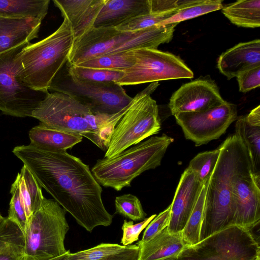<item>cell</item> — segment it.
<instances>
[{"mask_svg":"<svg viewBox=\"0 0 260 260\" xmlns=\"http://www.w3.org/2000/svg\"><path fill=\"white\" fill-rule=\"evenodd\" d=\"M106 0H53L72 27L75 41L94 27L95 19Z\"/></svg>","mask_w":260,"mask_h":260,"instance_id":"obj_17","label":"cell"},{"mask_svg":"<svg viewBox=\"0 0 260 260\" xmlns=\"http://www.w3.org/2000/svg\"><path fill=\"white\" fill-rule=\"evenodd\" d=\"M189 0H149L150 13H165L176 11Z\"/></svg>","mask_w":260,"mask_h":260,"instance_id":"obj_41","label":"cell"},{"mask_svg":"<svg viewBox=\"0 0 260 260\" xmlns=\"http://www.w3.org/2000/svg\"><path fill=\"white\" fill-rule=\"evenodd\" d=\"M135 63L133 50L101 56L76 65L80 67L111 71H124Z\"/></svg>","mask_w":260,"mask_h":260,"instance_id":"obj_29","label":"cell"},{"mask_svg":"<svg viewBox=\"0 0 260 260\" xmlns=\"http://www.w3.org/2000/svg\"><path fill=\"white\" fill-rule=\"evenodd\" d=\"M113 115L96 113L68 94L48 92L31 117L49 127L83 137L95 131Z\"/></svg>","mask_w":260,"mask_h":260,"instance_id":"obj_8","label":"cell"},{"mask_svg":"<svg viewBox=\"0 0 260 260\" xmlns=\"http://www.w3.org/2000/svg\"><path fill=\"white\" fill-rule=\"evenodd\" d=\"M75 39L69 20L64 18L52 34L35 43H28L19 53L18 77L27 86L48 92L50 84L64 67Z\"/></svg>","mask_w":260,"mask_h":260,"instance_id":"obj_4","label":"cell"},{"mask_svg":"<svg viewBox=\"0 0 260 260\" xmlns=\"http://www.w3.org/2000/svg\"><path fill=\"white\" fill-rule=\"evenodd\" d=\"M4 218V217H3L2 216L1 214L0 213V226H1V224H2V222Z\"/></svg>","mask_w":260,"mask_h":260,"instance_id":"obj_45","label":"cell"},{"mask_svg":"<svg viewBox=\"0 0 260 260\" xmlns=\"http://www.w3.org/2000/svg\"><path fill=\"white\" fill-rule=\"evenodd\" d=\"M257 66H260L259 39L235 45L223 52L217 62L219 72L229 80Z\"/></svg>","mask_w":260,"mask_h":260,"instance_id":"obj_18","label":"cell"},{"mask_svg":"<svg viewBox=\"0 0 260 260\" xmlns=\"http://www.w3.org/2000/svg\"><path fill=\"white\" fill-rule=\"evenodd\" d=\"M176 11L165 13H150L133 18L115 28L119 30L125 31L143 29L158 25L160 22L172 16Z\"/></svg>","mask_w":260,"mask_h":260,"instance_id":"obj_36","label":"cell"},{"mask_svg":"<svg viewBox=\"0 0 260 260\" xmlns=\"http://www.w3.org/2000/svg\"><path fill=\"white\" fill-rule=\"evenodd\" d=\"M139 247L137 244L124 246L101 243L87 249L71 252L73 260H137Z\"/></svg>","mask_w":260,"mask_h":260,"instance_id":"obj_24","label":"cell"},{"mask_svg":"<svg viewBox=\"0 0 260 260\" xmlns=\"http://www.w3.org/2000/svg\"><path fill=\"white\" fill-rule=\"evenodd\" d=\"M221 10L225 17L238 26H260V0H240L223 6Z\"/></svg>","mask_w":260,"mask_h":260,"instance_id":"obj_26","label":"cell"},{"mask_svg":"<svg viewBox=\"0 0 260 260\" xmlns=\"http://www.w3.org/2000/svg\"><path fill=\"white\" fill-rule=\"evenodd\" d=\"M219 147V158L206 190L200 241L234 225L233 180L250 162L245 146L235 134L229 136Z\"/></svg>","mask_w":260,"mask_h":260,"instance_id":"obj_2","label":"cell"},{"mask_svg":"<svg viewBox=\"0 0 260 260\" xmlns=\"http://www.w3.org/2000/svg\"><path fill=\"white\" fill-rule=\"evenodd\" d=\"M71 252L67 250V252L60 255L54 257L46 260H73L70 256Z\"/></svg>","mask_w":260,"mask_h":260,"instance_id":"obj_43","label":"cell"},{"mask_svg":"<svg viewBox=\"0 0 260 260\" xmlns=\"http://www.w3.org/2000/svg\"><path fill=\"white\" fill-rule=\"evenodd\" d=\"M150 13L149 0H106L94 27H116L139 16Z\"/></svg>","mask_w":260,"mask_h":260,"instance_id":"obj_19","label":"cell"},{"mask_svg":"<svg viewBox=\"0 0 260 260\" xmlns=\"http://www.w3.org/2000/svg\"><path fill=\"white\" fill-rule=\"evenodd\" d=\"M177 24L156 25L133 31L115 27H93L74 41L67 62L76 66L105 55L142 48L157 49L172 40Z\"/></svg>","mask_w":260,"mask_h":260,"instance_id":"obj_3","label":"cell"},{"mask_svg":"<svg viewBox=\"0 0 260 260\" xmlns=\"http://www.w3.org/2000/svg\"><path fill=\"white\" fill-rule=\"evenodd\" d=\"M159 85L151 83L137 93L116 125L104 158H110L132 145L159 133L161 128L158 107L150 96Z\"/></svg>","mask_w":260,"mask_h":260,"instance_id":"obj_7","label":"cell"},{"mask_svg":"<svg viewBox=\"0 0 260 260\" xmlns=\"http://www.w3.org/2000/svg\"><path fill=\"white\" fill-rule=\"evenodd\" d=\"M49 3L50 0H0V16L42 21L47 14Z\"/></svg>","mask_w":260,"mask_h":260,"instance_id":"obj_25","label":"cell"},{"mask_svg":"<svg viewBox=\"0 0 260 260\" xmlns=\"http://www.w3.org/2000/svg\"><path fill=\"white\" fill-rule=\"evenodd\" d=\"M28 44L0 54V111L6 115L31 117L48 92L35 90L18 77L21 66L18 54Z\"/></svg>","mask_w":260,"mask_h":260,"instance_id":"obj_10","label":"cell"},{"mask_svg":"<svg viewBox=\"0 0 260 260\" xmlns=\"http://www.w3.org/2000/svg\"><path fill=\"white\" fill-rule=\"evenodd\" d=\"M65 66V65H64ZM52 80L48 90L68 94L96 113L112 115L127 106L133 98L115 83H92L73 79L65 66Z\"/></svg>","mask_w":260,"mask_h":260,"instance_id":"obj_11","label":"cell"},{"mask_svg":"<svg viewBox=\"0 0 260 260\" xmlns=\"http://www.w3.org/2000/svg\"><path fill=\"white\" fill-rule=\"evenodd\" d=\"M174 140L165 134L151 137L113 157L98 159L91 172L100 184L120 191L144 172L159 166Z\"/></svg>","mask_w":260,"mask_h":260,"instance_id":"obj_5","label":"cell"},{"mask_svg":"<svg viewBox=\"0 0 260 260\" xmlns=\"http://www.w3.org/2000/svg\"><path fill=\"white\" fill-rule=\"evenodd\" d=\"M185 138L199 146L218 139L237 118L236 105L225 101L209 110L173 115Z\"/></svg>","mask_w":260,"mask_h":260,"instance_id":"obj_13","label":"cell"},{"mask_svg":"<svg viewBox=\"0 0 260 260\" xmlns=\"http://www.w3.org/2000/svg\"><path fill=\"white\" fill-rule=\"evenodd\" d=\"M204 183L188 167L182 174L171 205L168 228L171 233H181L194 208Z\"/></svg>","mask_w":260,"mask_h":260,"instance_id":"obj_16","label":"cell"},{"mask_svg":"<svg viewBox=\"0 0 260 260\" xmlns=\"http://www.w3.org/2000/svg\"><path fill=\"white\" fill-rule=\"evenodd\" d=\"M222 2L221 0H189L172 16L158 25L178 24L181 21L222 9L223 7Z\"/></svg>","mask_w":260,"mask_h":260,"instance_id":"obj_27","label":"cell"},{"mask_svg":"<svg viewBox=\"0 0 260 260\" xmlns=\"http://www.w3.org/2000/svg\"><path fill=\"white\" fill-rule=\"evenodd\" d=\"M30 144L42 148L56 150H66L82 141L80 135L61 131L42 123L29 132Z\"/></svg>","mask_w":260,"mask_h":260,"instance_id":"obj_23","label":"cell"},{"mask_svg":"<svg viewBox=\"0 0 260 260\" xmlns=\"http://www.w3.org/2000/svg\"><path fill=\"white\" fill-rule=\"evenodd\" d=\"M115 213L120 214L132 221L144 220L146 216L139 199L128 193L116 197Z\"/></svg>","mask_w":260,"mask_h":260,"instance_id":"obj_34","label":"cell"},{"mask_svg":"<svg viewBox=\"0 0 260 260\" xmlns=\"http://www.w3.org/2000/svg\"><path fill=\"white\" fill-rule=\"evenodd\" d=\"M42 21L0 16V54L38 38Z\"/></svg>","mask_w":260,"mask_h":260,"instance_id":"obj_20","label":"cell"},{"mask_svg":"<svg viewBox=\"0 0 260 260\" xmlns=\"http://www.w3.org/2000/svg\"><path fill=\"white\" fill-rule=\"evenodd\" d=\"M233 195L234 225L250 230L260 220V175L253 173L250 162L235 177Z\"/></svg>","mask_w":260,"mask_h":260,"instance_id":"obj_14","label":"cell"},{"mask_svg":"<svg viewBox=\"0 0 260 260\" xmlns=\"http://www.w3.org/2000/svg\"><path fill=\"white\" fill-rule=\"evenodd\" d=\"M19 173L24 181L30 195L35 213L40 207L45 198L42 193V187L25 165H23Z\"/></svg>","mask_w":260,"mask_h":260,"instance_id":"obj_39","label":"cell"},{"mask_svg":"<svg viewBox=\"0 0 260 260\" xmlns=\"http://www.w3.org/2000/svg\"><path fill=\"white\" fill-rule=\"evenodd\" d=\"M171 216V205L152 219L146 226L142 239L137 244L147 242L164 229L168 227Z\"/></svg>","mask_w":260,"mask_h":260,"instance_id":"obj_38","label":"cell"},{"mask_svg":"<svg viewBox=\"0 0 260 260\" xmlns=\"http://www.w3.org/2000/svg\"><path fill=\"white\" fill-rule=\"evenodd\" d=\"M17 246H24V234L15 223L4 217L0 226V252Z\"/></svg>","mask_w":260,"mask_h":260,"instance_id":"obj_35","label":"cell"},{"mask_svg":"<svg viewBox=\"0 0 260 260\" xmlns=\"http://www.w3.org/2000/svg\"><path fill=\"white\" fill-rule=\"evenodd\" d=\"M258 260H260V259H258Z\"/></svg>","mask_w":260,"mask_h":260,"instance_id":"obj_46","label":"cell"},{"mask_svg":"<svg viewBox=\"0 0 260 260\" xmlns=\"http://www.w3.org/2000/svg\"><path fill=\"white\" fill-rule=\"evenodd\" d=\"M156 216V214H153L145 218L142 221L136 224H134L132 220H124L121 227L122 236L120 243L122 245L127 246L138 241L140 233Z\"/></svg>","mask_w":260,"mask_h":260,"instance_id":"obj_37","label":"cell"},{"mask_svg":"<svg viewBox=\"0 0 260 260\" xmlns=\"http://www.w3.org/2000/svg\"><path fill=\"white\" fill-rule=\"evenodd\" d=\"M225 102L216 83L206 76L183 84L172 94L169 107L174 115L181 112L204 111Z\"/></svg>","mask_w":260,"mask_h":260,"instance_id":"obj_15","label":"cell"},{"mask_svg":"<svg viewBox=\"0 0 260 260\" xmlns=\"http://www.w3.org/2000/svg\"><path fill=\"white\" fill-rule=\"evenodd\" d=\"M0 260H26L24 246H17L0 252Z\"/></svg>","mask_w":260,"mask_h":260,"instance_id":"obj_42","label":"cell"},{"mask_svg":"<svg viewBox=\"0 0 260 260\" xmlns=\"http://www.w3.org/2000/svg\"><path fill=\"white\" fill-rule=\"evenodd\" d=\"M178 260H258V242L249 229L232 225L186 247Z\"/></svg>","mask_w":260,"mask_h":260,"instance_id":"obj_9","label":"cell"},{"mask_svg":"<svg viewBox=\"0 0 260 260\" xmlns=\"http://www.w3.org/2000/svg\"><path fill=\"white\" fill-rule=\"evenodd\" d=\"M129 104L118 113L113 114L95 131L86 134L83 137L88 139L101 150L106 151L115 127L128 109Z\"/></svg>","mask_w":260,"mask_h":260,"instance_id":"obj_32","label":"cell"},{"mask_svg":"<svg viewBox=\"0 0 260 260\" xmlns=\"http://www.w3.org/2000/svg\"><path fill=\"white\" fill-rule=\"evenodd\" d=\"M39 185L76 222L91 233L111 224L113 215L106 209L102 188L89 166L66 150L48 149L31 144L12 150Z\"/></svg>","mask_w":260,"mask_h":260,"instance_id":"obj_1","label":"cell"},{"mask_svg":"<svg viewBox=\"0 0 260 260\" xmlns=\"http://www.w3.org/2000/svg\"><path fill=\"white\" fill-rule=\"evenodd\" d=\"M161 260H178L177 256H171L167 258L162 259Z\"/></svg>","mask_w":260,"mask_h":260,"instance_id":"obj_44","label":"cell"},{"mask_svg":"<svg viewBox=\"0 0 260 260\" xmlns=\"http://www.w3.org/2000/svg\"><path fill=\"white\" fill-rule=\"evenodd\" d=\"M219 154V147L213 150L199 153L190 160L188 168L204 183L210 179Z\"/></svg>","mask_w":260,"mask_h":260,"instance_id":"obj_31","label":"cell"},{"mask_svg":"<svg viewBox=\"0 0 260 260\" xmlns=\"http://www.w3.org/2000/svg\"><path fill=\"white\" fill-rule=\"evenodd\" d=\"M139 247L137 260H161L177 256L186 247L182 232L171 233L166 228Z\"/></svg>","mask_w":260,"mask_h":260,"instance_id":"obj_22","label":"cell"},{"mask_svg":"<svg viewBox=\"0 0 260 260\" xmlns=\"http://www.w3.org/2000/svg\"><path fill=\"white\" fill-rule=\"evenodd\" d=\"M236 78L240 92L246 93L258 87L260 85V66L247 70Z\"/></svg>","mask_w":260,"mask_h":260,"instance_id":"obj_40","label":"cell"},{"mask_svg":"<svg viewBox=\"0 0 260 260\" xmlns=\"http://www.w3.org/2000/svg\"><path fill=\"white\" fill-rule=\"evenodd\" d=\"M235 134L245 146L252 172L260 175V106L237 120Z\"/></svg>","mask_w":260,"mask_h":260,"instance_id":"obj_21","label":"cell"},{"mask_svg":"<svg viewBox=\"0 0 260 260\" xmlns=\"http://www.w3.org/2000/svg\"><path fill=\"white\" fill-rule=\"evenodd\" d=\"M69 76L80 82L92 83H117L123 76L124 71H111L65 64Z\"/></svg>","mask_w":260,"mask_h":260,"instance_id":"obj_28","label":"cell"},{"mask_svg":"<svg viewBox=\"0 0 260 260\" xmlns=\"http://www.w3.org/2000/svg\"><path fill=\"white\" fill-rule=\"evenodd\" d=\"M10 193L12 197L7 218L15 223L24 234L28 224V219L20 193L18 175L11 185Z\"/></svg>","mask_w":260,"mask_h":260,"instance_id":"obj_33","label":"cell"},{"mask_svg":"<svg viewBox=\"0 0 260 260\" xmlns=\"http://www.w3.org/2000/svg\"><path fill=\"white\" fill-rule=\"evenodd\" d=\"M135 63L116 83L134 85L176 79H191L193 73L179 56L157 49L133 50Z\"/></svg>","mask_w":260,"mask_h":260,"instance_id":"obj_12","label":"cell"},{"mask_svg":"<svg viewBox=\"0 0 260 260\" xmlns=\"http://www.w3.org/2000/svg\"><path fill=\"white\" fill-rule=\"evenodd\" d=\"M209 180V179L204 183L194 208L182 231V238L186 246H192L200 242V230Z\"/></svg>","mask_w":260,"mask_h":260,"instance_id":"obj_30","label":"cell"},{"mask_svg":"<svg viewBox=\"0 0 260 260\" xmlns=\"http://www.w3.org/2000/svg\"><path fill=\"white\" fill-rule=\"evenodd\" d=\"M66 212L54 199L44 198L24 233L26 260H46L67 252L64 240L70 226Z\"/></svg>","mask_w":260,"mask_h":260,"instance_id":"obj_6","label":"cell"}]
</instances>
